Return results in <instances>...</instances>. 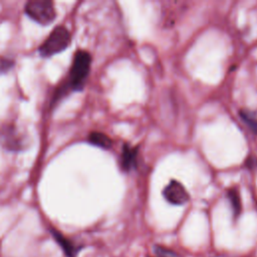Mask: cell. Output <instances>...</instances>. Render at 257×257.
<instances>
[{
  "label": "cell",
  "mask_w": 257,
  "mask_h": 257,
  "mask_svg": "<svg viewBox=\"0 0 257 257\" xmlns=\"http://www.w3.org/2000/svg\"><path fill=\"white\" fill-rule=\"evenodd\" d=\"M91 65V55L85 50H77L69 69L68 77L64 84L69 91L81 90L89 74Z\"/></svg>",
  "instance_id": "6da1fadb"
},
{
  "label": "cell",
  "mask_w": 257,
  "mask_h": 257,
  "mask_svg": "<svg viewBox=\"0 0 257 257\" xmlns=\"http://www.w3.org/2000/svg\"><path fill=\"white\" fill-rule=\"evenodd\" d=\"M70 33L65 26L55 27L45 41L39 46V53L43 57H50L67 48L70 43Z\"/></svg>",
  "instance_id": "7a4b0ae2"
},
{
  "label": "cell",
  "mask_w": 257,
  "mask_h": 257,
  "mask_svg": "<svg viewBox=\"0 0 257 257\" xmlns=\"http://www.w3.org/2000/svg\"><path fill=\"white\" fill-rule=\"evenodd\" d=\"M25 13L35 22L41 25H48L56 17L55 8L49 0H30L25 4Z\"/></svg>",
  "instance_id": "3957f363"
},
{
  "label": "cell",
  "mask_w": 257,
  "mask_h": 257,
  "mask_svg": "<svg viewBox=\"0 0 257 257\" xmlns=\"http://www.w3.org/2000/svg\"><path fill=\"white\" fill-rule=\"evenodd\" d=\"M163 195L165 199L173 205H184L190 199V195L186 188L176 180L171 181L166 186Z\"/></svg>",
  "instance_id": "277c9868"
},
{
  "label": "cell",
  "mask_w": 257,
  "mask_h": 257,
  "mask_svg": "<svg viewBox=\"0 0 257 257\" xmlns=\"http://www.w3.org/2000/svg\"><path fill=\"white\" fill-rule=\"evenodd\" d=\"M138 153V147L123 144L120 155V166L124 172H130L137 167Z\"/></svg>",
  "instance_id": "5b68a950"
},
{
  "label": "cell",
  "mask_w": 257,
  "mask_h": 257,
  "mask_svg": "<svg viewBox=\"0 0 257 257\" xmlns=\"http://www.w3.org/2000/svg\"><path fill=\"white\" fill-rule=\"evenodd\" d=\"M4 146L10 151H20L24 148L23 137L17 132L16 127L8 126L3 135Z\"/></svg>",
  "instance_id": "8992f818"
},
{
  "label": "cell",
  "mask_w": 257,
  "mask_h": 257,
  "mask_svg": "<svg viewBox=\"0 0 257 257\" xmlns=\"http://www.w3.org/2000/svg\"><path fill=\"white\" fill-rule=\"evenodd\" d=\"M50 231H51V234H52L54 240L57 242V244L60 246L63 253L67 257H75L77 255L78 251L80 250L79 246L75 245L70 239H68L67 237L62 235L56 229H51Z\"/></svg>",
  "instance_id": "52a82bcc"
},
{
  "label": "cell",
  "mask_w": 257,
  "mask_h": 257,
  "mask_svg": "<svg viewBox=\"0 0 257 257\" xmlns=\"http://www.w3.org/2000/svg\"><path fill=\"white\" fill-rule=\"evenodd\" d=\"M87 140L93 146L99 147L101 149H109L111 147V145H112L111 139L107 135H105L103 133H100V132H92V133H90L88 135Z\"/></svg>",
  "instance_id": "ba28073f"
},
{
  "label": "cell",
  "mask_w": 257,
  "mask_h": 257,
  "mask_svg": "<svg viewBox=\"0 0 257 257\" xmlns=\"http://www.w3.org/2000/svg\"><path fill=\"white\" fill-rule=\"evenodd\" d=\"M227 197L230 201V205L234 214V217H238L242 210V203L240 198V193L238 191V188L232 187L227 191Z\"/></svg>",
  "instance_id": "9c48e42d"
},
{
  "label": "cell",
  "mask_w": 257,
  "mask_h": 257,
  "mask_svg": "<svg viewBox=\"0 0 257 257\" xmlns=\"http://www.w3.org/2000/svg\"><path fill=\"white\" fill-rule=\"evenodd\" d=\"M239 114L244 122H246V124L250 127V130L254 134H257V116L255 115V113L247 109H241L239 111Z\"/></svg>",
  "instance_id": "30bf717a"
},
{
  "label": "cell",
  "mask_w": 257,
  "mask_h": 257,
  "mask_svg": "<svg viewBox=\"0 0 257 257\" xmlns=\"http://www.w3.org/2000/svg\"><path fill=\"white\" fill-rule=\"evenodd\" d=\"M154 251H155L156 257H180L176 252L160 245L155 246Z\"/></svg>",
  "instance_id": "8fae6325"
},
{
  "label": "cell",
  "mask_w": 257,
  "mask_h": 257,
  "mask_svg": "<svg viewBox=\"0 0 257 257\" xmlns=\"http://www.w3.org/2000/svg\"><path fill=\"white\" fill-rule=\"evenodd\" d=\"M14 65V62L8 58H1L0 59V71H7Z\"/></svg>",
  "instance_id": "7c38bea8"
},
{
  "label": "cell",
  "mask_w": 257,
  "mask_h": 257,
  "mask_svg": "<svg viewBox=\"0 0 257 257\" xmlns=\"http://www.w3.org/2000/svg\"><path fill=\"white\" fill-rule=\"evenodd\" d=\"M209 257H231V256L224 255V254H212V255H210Z\"/></svg>",
  "instance_id": "4fadbf2b"
}]
</instances>
